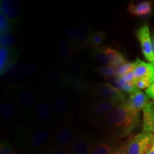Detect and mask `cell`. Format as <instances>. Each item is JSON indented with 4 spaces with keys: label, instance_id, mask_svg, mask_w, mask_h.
<instances>
[{
    "label": "cell",
    "instance_id": "17",
    "mask_svg": "<svg viewBox=\"0 0 154 154\" xmlns=\"http://www.w3.org/2000/svg\"><path fill=\"white\" fill-rule=\"evenodd\" d=\"M93 144L84 135L77 138L68 148L70 154H90L93 149Z\"/></svg>",
    "mask_w": 154,
    "mask_h": 154
},
{
    "label": "cell",
    "instance_id": "10",
    "mask_svg": "<svg viewBox=\"0 0 154 154\" xmlns=\"http://www.w3.org/2000/svg\"><path fill=\"white\" fill-rule=\"evenodd\" d=\"M92 32L88 24L82 22L76 27H68L65 29V35L68 40L79 49L87 47L89 45V39Z\"/></svg>",
    "mask_w": 154,
    "mask_h": 154
},
{
    "label": "cell",
    "instance_id": "36",
    "mask_svg": "<svg viewBox=\"0 0 154 154\" xmlns=\"http://www.w3.org/2000/svg\"><path fill=\"white\" fill-rule=\"evenodd\" d=\"M111 154H128V153H127L126 146H121V147L114 149Z\"/></svg>",
    "mask_w": 154,
    "mask_h": 154
},
{
    "label": "cell",
    "instance_id": "39",
    "mask_svg": "<svg viewBox=\"0 0 154 154\" xmlns=\"http://www.w3.org/2000/svg\"><path fill=\"white\" fill-rule=\"evenodd\" d=\"M151 42H152V49H153V51L154 54V35L153 36V37L151 38Z\"/></svg>",
    "mask_w": 154,
    "mask_h": 154
},
{
    "label": "cell",
    "instance_id": "13",
    "mask_svg": "<svg viewBox=\"0 0 154 154\" xmlns=\"http://www.w3.org/2000/svg\"><path fill=\"white\" fill-rule=\"evenodd\" d=\"M19 113L12 101L5 94L0 106V120L4 127H9L14 124Z\"/></svg>",
    "mask_w": 154,
    "mask_h": 154
},
{
    "label": "cell",
    "instance_id": "30",
    "mask_svg": "<svg viewBox=\"0 0 154 154\" xmlns=\"http://www.w3.org/2000/svg\"><path fill=\"white\" fill-rule=\"evenodd\" d=\"M135 66H136V61H134V62H128V61H126V63H124L121 66L117 67L116 77L123 76L124 75H126L127 73L134 71Z\"/></svg>",
    "mask_w": 154,
    "mask_h": 154
},
{
    "label": "cell",
    "instance_id": "19",
    "mask_svg": "<svg viewBox=\"0 0 154 154\" xmlns=\"http://www.w3.org/2000/svg\"><path fill=\"white\" fill-rule=\"evenodd\" d=\"M127 101L133 110L140 113V111L143 110L144 106L149 102V98L143 92L137 89L130 94Z\"/></svg>",
    "mask_w": 154,
    "mask_h": 154
},
{
    "label": "cell",
    "instance_id": "4",
    "mask_svg": "<svg viewBox=\"0 0 154 154\" xmlns=\"http://www.w3.org/2000/svg\"><path fill=\"white\" fill-rule=\"evenodd\" d=\"M85 72L86 63L83 61L73 60L65 63L61 70L65 88L76 93L87 94L91 85L84 79Z\"/></svg>",
    "mask_w": 154,
    "mask_h": 154
},
{
    "label": "cell",
    "instance_id": "29",
    "mask_svg": "<svg viewBox=\"0 0 154 154\" xmlns=\"http://www.w3.org/2000/svg\"><path fill=\"white\" fill-rule=\"evenodd\" d=\"M16 41V37L12 32L0 34V47L1 48H8Z\"/></svg>",
    "mask_w": 154,
    "mask_h": 154
},
{
    "label": "cell",
    "instance_id": "24",
    "mask_svg": "<svg viewBox=\"0 0 154 154\" xmlns=\"http://www.w3.org/2000/svg\"><path fill=\"white\" fill-rule=\"evenodd\" d=\"M103 49L111 64L119 67L126 62L125 57L117 50L113 49L112 47H106V46H103Z\"/></svg>",
    "mask_w": 154,
    "mask_h": 154
},
{
    "label": "cell",
    "instance_id": "14",
    "mask_svg": "<svg viewBox=\"0 0 154 154\" xmlns=\"http://www.w3.org/2000/svg\"><path fill=\"white\" fill-rule=\"evenodd\" d=\"M77 138L76 131L70 124H62L54 132V138L59 146L69 148Z\"/></svg>",
    "mask_w": 154,
    "mask_h": 154
},
{
    "label": "cell",
    "instance_id": "7",
    "mask_svg": "<svg viewBox=\"0 0 154 154\" xmlns=\"http://www.w3.org/2000/svg\"><path fill=\"white\" fill-rule=\"evenodd\" d=\"M53 116L52 107L49 100L43 96H39L25 120L32 124L49 126L53 120Z\"/></svg>",
    "mask_w": 154,
    "mask_h": 154
},
{
    "label": "cell",
    "instance_id": "27",
    "mask_svg": "<svg viewBox=\"0 0 154 154\" xmlns=\"http://www.w3.org/2000/svg\"><path fill=\"white\" fill-rule=\"evenodd\" d=\"M106 33H105L103 31L96 30L95 32H92L89 39V45L92 47H99L106 38Z\"/></svg>",
    "mask_w": 154,
    "mask_h": 154
},
{
    "label": "cell",
    "instance_id": "34",
    "mask_svg": "<svg viewBox=\"0 0 154 154\" xmlns=\"http://www.w3.org/2000/svg\"><path fill=\"white\" fill-rule=\"evenodd\" d=\"M0 154H14L12 146L8 141H2L0 145Z\"/></svg>",
    "mask_w": 154,
    "mask_h": 154
},
{
    "label": "cell",
    "instance_id": "1",
    "mask_svg": "<svg viewBox=\"0 0 154 154\" xmlns=\"http://www.w3.org/2000/svg\"><path fill=\"white\" fill-rule=\"evenodd\" d=\"M140 113L134 111L127 100L121 102L97 123L119 137H124L139 124Z\"/></svg>",
    "mask_w": 154,
    "mask_h": 154
},
{
    "label": "cell",
    "instance_id": "12",
    "mask_svg": "<svg viewBox=\"0 0 154 154\" xmlns=\"http://www.w3.org/2000/svg\"><path fill=\"white\" fill-rule=\"evenodd\" d=\"M19 58V49L16 47L0 48V76L10 72L17 65Z\"/></svg>",
    "mask_w": 154,
    "mask_h": 154
},
{
    "label": "cell",
    "instance_id": "6",
    "mask_svg": "<svg viewBox=\"0 0 154 154\" xmlns=\"http://www.w3.org/2000/svg\"><path fill=\"white\" fill-rule=\"evenodd\" d=\"M122 101L117 100L88 99L83 108L82 113L87 118L97 124L106 114Z\"/></svg>",
    "mask_w": 154,
    "mask_h": 154
},
{
    "label": "cell",
    "instance_id": "28",
    "mask_svg": "<svg viewBox=\"0 0 154 154\" xmlns=\"http://www.w3.org/2000/svg\"><path fill=\"white\" fill-rule=\"evenodd\" d=\"M113 151L112 146L108 142H101L93 147L90 154H111Z\"/></svg>",
    "mask_w": 154,
    "mask_h": 154
},
{
    "label": "cell",
    "instance_id": "20",
    "mask_svg": "<svg viewBox=\"0 0 154 154\" xmlns=\"http://www.w3.org/2000/svg\"><path fill=\"white\" fill-rule=\"evenodd\" d=\"M143 131L154 134V101H149L143 109Z\"/></svg>",
    "mask_w": 154,
    "mask_h": 154
},
{
    "label": "cell",
    "instance_id": "33",
    "mask_svg": "<svg viewBox=\"0 0 154 154\" xmlns=\"http://www.w3.org/2000/svg\"><path fill=\"white\" fill-rule=\"evenodd\" d=\"M44 154H70L68 148L63 146H56L54 147L50 148Z\"/></svg>",
    "mask_w": 154,
    "mask_h": 154
},
{
    "label": "cell",
    "instance_id": "16",
    "mask_svg": "<svg viewBox=\"0 0 154 154\" xmlns=\"http://www.w3.org/2000/svg\"><path fill=\"white\" fill-rule=\"evenodd\" d=\"M136 36L140 42L142 53L144 57L150 63H154V54L152 49L151 37L150 35L149 26L146 24L140 27L136 32Z\"/></svg>",
    "mask_w": 154,
    "mask_h": 154
},
{
    "label": "cell",
    "instance_id": "11",
    "mask_svg": "<svg viewBox=\"0 0 154 154\" xmlns=\"http://www.w3.org/2000/svg\"><path fill=\"white\" fill-rule=\"evenodd\" d=\"M154 142V134L142 131L131 138L126 145L128 154H146Z\"/></svg>",
    "mask_w": 154,
    "mask_h": 154
},
{
    "label": "cell",
    "instance_id": "26",
    "mask_svg": "<svg viewBox=\"0 0 154 154\" xmlns=\"http://www.w3.org/2000/svg\"><path fill=\"white\" fill-rule=\"evenodd\" d=\"M95 72L107 79L116 78L117 76V67L110 63V64L106 65V66L97 67L95 69Z\"/></svg>",
    "mask_w": 154,
    "mask_h": 154
},
{
    "label": "cell",
    "instance_id": "32",
    "mask_svg": "<svg viewBox=\"0 0 154 154\" xmlns=\"http://www.w3.org/2000/svg\"><path fill=\"white\" fill-rule=\"evenodd\" d=\"M135 86H136V88L138 90H142L145 89V88H149L150 86L153 84V82L151 79L148 78H140V79H136L135 80Z\"/></svg>",
    "mask_w": 154,
    "mask_h": 154
},
{
    "label": "cell",
    "instance_id": "15",
    "mask_svg": "<svg viewBox=\"0 0 154 154\" xmlns=\"http://www.w3.org/2000/svg\"><path fill=\"white\" fill-rule=\"evenodd\" d=\"M0 11L10 21L13 26L20 22L22 10L19 4L14 0H1Z\"/></svg>",
    "mask_w": 154,
    "mask_h": 154
},
{
    "label": "cell",
    "instance_id": "18",
    "mask_svg": "<svg viewBox=\"0 0 154 154\" xmlns=\"http://www.w3.org/2000/svg\"><path fill=\"white\" fill-rule=\"evenodd\" d=\"M133 72L136 79L148 78L154 82V66L153 63H146L137 59Z\"/></svg>",
    "mask_w": 154,
    "mask_h": 154
},
{
    "label": "cell",
    "instance_id": "38",
    "mask_svg": "<svg viewBox=\"0 0 154 154\" xmlns=\"http://www.w3.org/2000/svg\"><path fill=\"white\" fill-rule=\"evenodd\" d=\"M146 154H154V142H153V146H152V147L151 148V149L149 150V152H148Z\"/></svg>",
    "mask_w": 154,
    "mask_h": 154
},
{
    "label": "cell",
    "instance_id": "9",
    "mask_svg": "<svg viewBox=\"0 0 154 154\" xmlns=\"http://www.w3.org/2000/svg\"><path fill=\"white\" fill-rule=\"evenodd\" d=\"M42 85L44 91L51 96L63 91L65 88L61 71L56 67L47 69L42 77Z\"/></svg>",
    "mask_w": 154,
    "mask_h": 154
},
{
    "label": "cell",
    "instance_id": "3",
    "mask_svg": "<svg viewBox=\"0 0 154 154\" xmlns=\"http://www.w3.org/2000/svg\"><path fill=\"white\" fill-rule=\"evenodd\" d=\"M5 94L14 103L19 114L22 115L24 119L27 117L39 98L35 88L21 84L9 86Z\"/></svg>",
    "mask_w": 154,
    "mask_h": 154
},
{
    "label": "cell",
    "instance_id": "22",
    "mask_svg": "<svg viewBox=\"0 0 154 154\" xmlns=\"http://www.w3.org/2000/svg\"><path fill=\"white\" fill-rule=\"evenodd\" d=\"M78 47L68 40L63 42L60 47L61 57L65 63L74 60V58L78 55Z\"/></svg>",
    "mask_w": 154,
    "mask_h": 154
},
{
    "label": "cell",
    "instance_id": "21",
    "mask_svg": "<svg viewBox=\"0 0 154 154\" xmlns=\"http://www.w3.org/2000/svg\"><path fill=\"white\" fill-rule=\"evenodd\" d=\"M128 11L135 16H148L152 12V3L149 1H143L135 4L130 3Z\"/></svg>",
    "mask_w": 154,
    "mask_h": 154
},
{
    "label": "cell",
    "instance_id": "23",
    "mask_svg": "<svg viewBox=\"0 0 154 154\" xmlns=\"http://www.w3.org/2000/svg\"><path fill=\"white\" fill-rule=\"evenodd\" d=\"M37 69V64L33 61L27 62L22 66H17V65L9 72L14 77H28L32 76Z\"/></svg>",
    "mask_w": 154,
    "mask_h": 154
},
{
    "label": "cell",
    "instance_id": "31",
    "mask_svg": "<svg viewBox=\"0 0 154 154\" xmlns=\"http://www.w3.org/2000/svg\"><path fill=\"white\" fill-rule=\"evenodd\" d=\"M13 25L3 14H0V34L11 32Z\"/></svg>",
    "mask_w": 154,
    "mask_h": 154
},
{
    "label": "cell",
    "instance_id": "40",
    "mask_svg": "<svg viewBox=\"0 0 154 154\" xmlns=\"http://www.w3.org/2000/svg\"><path fill=\"white\" fill-rule=\"evenodd\" d=\"M153 66H154V63H153Z\"/></svg>",
    "mask_w": 154,
    "mask_h": 154
},
{
    "label": "cell",
    "instance_id": "25",
    "mask_svg": "<svg viewBox=\"0 0 154 154\" xmlns=\"http://www.w3.org/2000/svg\"><path fill=\"white\" fill-rule=\"evenodd\" d=\"M89 57L94 61L101 63L103 66L110 64V62H109L106 55L105 54L104 51H103V46L95 47L92 49L89 53Z\"/></svg>",
    "mask_w": 154,
    "mask_h": 154
},
{
    "label": "cell",
    "instance_id": "5",
    "mask_svg": "<svg viewBox=\"0 0 154 154\" xmlns=\"http://www.w3.org/2000/svg\"><path fill=\"white\" fill-rule=\"evenodd\" d=\"M51 104L54 116L58 122L68 124L74 116V105L71 96L63 93L56 94L51 96Z\"/></svg>",
    "mask_w": 154,
    "mask_h": 154
},
{
    "label": "cell",
    "instance_id": "35",
    "mask_svg": "<svg viewBox=\"0 0 154 154\" xmlns=\"http://www.w3.org/2000/svg\"><path fill=\"white\" fill-rule=\"evenodd\" d=\"M135 82V81H134ZM134 82H126L124 84V85L123 86V87L121 88V91L124 93L126 94H132L134 93L135 91L137 90L136 86H135Z\"/></svg>",
    "mask_w": 154,
    "mask_h": 154
},
{
    "label": "cell",
    "instance_id": "8",
    "mask_svg": "<svg viewBox=\"0 0 154 154\" xmlns=\"http://www.w3.org/2000/svg\"><path fill=\"white\" fill-rule=\"evenodd\" d=\"M87 94L90 99L117 100L119 101L126 100L124 92L107 82L98 83L91 85Z\"/></svg>",
    "mask_w": 154,
    "mask_h": 154
},
{
    "label": "cell",
    "instance_id": "2",
    "mask_svg": "<svg viewBox=\"0 0 154 154\" xmlns=\"http://www.w3.org/2000/svg\"><path fill=\"white\" fill-rule=\"evenodd\" d=\"M31 124L19 128L17 137L19 146L26 149H41L54 139V131L49 126Z\"/></svg>",
    "mask_w": 154,
    "mask_h": 154
},
{
    "label": "cell",
    "instance_id": "37",
    "mask_svg": "<svg viewBox=\"0 0 154 154\" xmlns=\"http://www.w3.org/2000/svg\"><path fill=\"white\" fill-rule=\"evenodd\" d=\"M146 94L149 99H152L154 101V82L150 86V87L146 89Z\"/></svg>",
    "mask_w": 154,
    "mask_h": 154
}]
</instances>
